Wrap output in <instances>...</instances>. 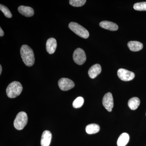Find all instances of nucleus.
Instances as JSON below:
<instances>
[{
	"label": "nucleus",
	"instance_id": "23",
	"mask_svg": "<svg viewBox=\"0 0 146 146\" xmlns=\"http://www.w3.org/2000/svg\"><path fill=\"white\" fill-rule=\"evenodd\" d=\"M2 71V68L1 65H0V75H1Z\"/></svg>",
	"mask_w": 146,
	"mask_h": 146
},
{
	"label": "nucleus",
	"instance_id": "11",
	"mask_svg": "<svg viewBox=\"0 0 146 146\" xmlns=\"http://www.w3.org/2000/svg\"><path fill=\"white\" fill-rule=\"evenodd\" d=\"M101 71V65L99 64H95L89 69L88 74L91 78L94 79L100 74Z\"/></svg>",
	"mask_w": 146,
	"mask_h": 146
},
{
	"label": "nucleus",
	"instance_id": "5",
	"mask_svg": "<svg viewBox=\"0 0 146 146\" xmlns=\"http://www.w3.org/2000/svg\"><path fill=\"white\" fill-rule=\"evenodd\" d=\"M73 58L74 61L78 65H83L86 59L85 52L80 48L76 49L73 53Z\"/></svg>",
	"mask_w": 146,
	"mask_h": 146
},
{
	"label": "nucleus",
	"instance_id": "19",
	"mask_svg": "<svg viewBox=\"0 0 146 146\" xmlns=\"http://www.w3.org/2000/svg\"><path fill=\"white\" fill-rule=\"evenodd\" d=\"M133 7L135 10L139 11H146V2L136 3L133 5Z\"/></svg>",
	"mask_w": 146,
	"mask_h": 146
},
{
	"label": "nucleus",
	"instance_id": "14",
	"mask_svg": "<svg viewBox=\"0 0 146 146\" xmlns=\"http://www.w3.org/2000/svg\"><path fill=\"white\" fill-rule=\"evenodd\" d=\"M127 46L129 50L133 52L139 51L143 48L142 43L137 41H130L128 43Z\"/></svg>",
	"mask_w": 146,
	"mask_h": 146
},
{
	"label": "nucleus",
	"instance_id": "17",
	"mask_svg": "<svg viewBox=\"0 0 146 146\" xmlns=\"http://www.w3.org/2000/svg\"><path fill=\"white\" fill-rule=\"evenodd\" d=\"M140 104V100L137 97H133L129 100L128 102L129 107L132 110L137 109Z\"/></svg>",
	"mask_w": 146,
	"mask_h": 146
},
{
	"label": "nucleus",
	"instance_id": "2",
	"mask_svg": "<svg viewBox=\"0 0 146 146\" xmlns=\"http://www.w3.org/2000/svg\"><path fill=\"white\" fill-rule=\"evenodd\" d=\"M23 87L20 82L14 81L9 84L6 89L7 96L10 98H16L22 93Z\"/></svg>",
	"mask_w": 146,
	"mask_h": 146
},
{
	"label": "nucleus",
	"instance_id": "13",
	"mask_svg": "<svg viewBox=\"0 0 146 146\" xmlns=\"http://www.w3.org/2000/svg\"><path fill=\"white\" fill-rule=\"evenodd\" d=\"M100 27L102 28L111 31H116L118 29V26L117 24L108 21H102L100 23Z\"/></svg>",
	"mask_w": 146,
	"mask_h": 146
},
{
	"label": "nucleus",
	"instance_id": "7",
	"mask_svg": "<svg viewBox=\"0 0 146 146\" xmlns=\"http://www.w3.org/2000/svg\"><path fill=\"white\" fill-rule=\"evenodd\" d=\"M59 88L63 91H67L72 89L75 86L74 83L70 79L62 78L58 82Z\"/></svg>",
	"mask_w": 146,
	"mask_h": 146
},
{
	"label": "nucleus",
	"instance_id": "21",
	"mask_svg": "<svg viewBox=\"0 0 146 146\" xmlns=\"http://www.w3.org/2000/svg\"><path fill=\"white\" fill-rule=\"evenodd\" d=\"M0 9L7 18H10L12 17V14L10 11L5 6L2 4L0 5Z\"/></svg>",
	"mask_w": 146,
	"mask_h": 146
},
{
	"label": "nucleus",
	"instance_id": "6",
	"mask_svg": "<svg viewBox=\"0 0 146 146\" xmlns=\"http://www.w3.org/2000/svg\"><path fill=\"white\" fill-rule=\"evenodd\" d=\"M117 75L121 80L124 81H130L135 77L134 73L124 69H119L118 70Z\"/></svg>",
	"mask_w": 146,
	"mask_h": 146
},
{
	"label": "nucleus",
	"instance_id": "15",
	"mask_svg": "<svg viewBox=\"0 0 146 146\" xmlns=\"http://www.w3.org/2000/svg\"><path fill=\"white\" fill-rule=\"evenodd\" d=\"M129 136L127 133H122L118 138L117 145L118 146H125L128 143Z\"/></svg>",
	"mask_w": 146,
	"mask_h": 146
},
{
	"label": "nucleus",
	"instance_id": "8",
	"mask_svg": "<svg viewBox=\"0 0 146 146\" xmlns=\"http://www.w3.org/2000/svg\"><path fill=\"white\" fill-rule=\"evenodd\" d=\"M102 104L108 112H111L114 106L113 97L111 93H108L104 96Z\"/></svg>",
	"mask_w": 146,
	"mask_h": 146
},
{
	"label": "nucleus",
	"instance_id": "18",
	"mask_svg": "<svg viewBox=\"0 0 146 146\" xmlns=\"http://www.w3.org/2000/svg\"><path fill=\"white\" fill-rule=\"evenodd\" d=\"M84 102V98L82 97H78L73 102V107L75 108H80L83 105Z\"/></svg>",
	"mask_w": 146,
	"mask_h": 146
},
{
	"label": "nucleus",
	"instance_id": "1",
	"mask_svg": "<svg viewBox=\"0 0 146 146\" xmlns=\"http://www.w3.org/2000/svg\"><path fill=\"white\" fill-rule=\"evenodd\" d=\"M21 55L24 63L28 67H31L35 63V56L31 48L27 45L21 47Z\"/></svg>",
	"mask_w": 146,
	"mask_h": 146
},
{
	"label": "nucleus",
	"instance_id": "10",
	"mask_svg": "<svg viewBox=\"0 0 146 146\" xmlns=\"http://www.w3.org/2000/svg\"><path fill=\"white\" fill-rule=\"evenodd\" d=\"M52 135L49 131L46 130L43 132L41 140L42 146H49L51 141Z\"/></svg>",
	"mask_w": 146,
	"mask_h": 146
},
{
	"label": "nucleus",
	"instance_id": "20",
	"mask_svg": "<svg viewBox=\"0 0 146 146\" xmlns=\"http://www.w3.org/2000/svg\"><path fill=\"white\" fill-rule=\"evenodd\" d=\"M86 0H70L69 1L70 5L75 7H80L85 4Z\"/></svg>",
	"mask_w": 146,
	"mask_h": 146
},
{
	"label": "nucleus",
	"instance_id": "12",
	"mask_svg": "<svg viewBox=\"0 0 146 146\" xmlns=\"http://www.w3.org/2000/svg\"><path fill=\"white\" fill-rule=\"evenodd\" d=\"M19 13L26 17H30L33 16L34 14V11L33 9L30 7L21 6L18 8Z\"/></svg>",
	"mask_w": 146,
	"mask_h": 146
},
{
	"label": "nucleus",
	"instance_id": "22",
	"mask_svg": "<svg viewBox=\"0 0 146 146\" xmlns=\"http://www.w3.org/2000/svg\"><path fill=\"white\" fill-rule=\"evenodd\" d=\"M4 35V33L1 27L0 28V36H3Z\"/></svg>",
	"mask_w": 146,
	"mask_h": 146
},
{
	"label": "nucleus",
	"instance_id": "3",
	"mask_svg": "<svg viewBox=\"0 0 146 146\" xmlns=\"http://www.w3.org/2000/svg\"><path fill=\"white\" fill-rule=\"evenodd\" d=\"M69 28L77 35L84 39L89 37V33L88 31L77 23L71 22L69 25Z\"/></svg>",
	"mask_w": 146,
	"mask_h": 146
},
{
	"label": "nucleus",
	"instance_id": "16",
	"mask_svg": "<svg viewBox=\"0 0 146 146\" xmlns=\"http://www.w3.org/2000/svg\"><path fill=\"white\" fill-rule=\"evenodd\" d=\"M100 130L99 125L96 124H90L86 126V131L89 134H95L98 132Z\"/></svg>",
	"mask_w": 146,
	"mask_h": 146
},
{
	"label": "nucleus",
	"instance_id": "9",
	"mask_svg": "<svg viewBox=\"0 0 146 146\" xmlns=\"http://www.w3.org/2000/svg\"><path fill=\"white\" fill-rule=\"evenodd\" d=\"M57 45V42L54 38H50L48 39L46 44L47 52L50 54L54 53L56 50Z\"/></svg>",
	"mask_w": 146,
	"mask_h": 146
},
{
	"label": "nucleus",
	"instance_id": "4",
	"mask_svg": "<svg viewBox=\"0 0 146 146\" xmlns=\"http://www.w3.org/2000/svg\"><path fill=\"white\" fill-rule=\"evenodd\" d=\"M28 116L27 113L21 112L18 113L14 121V127L16 129L21 130L23 129L27 123Z\"/></svg>",
	"mask_w": 146,
	"mask_h": 146
},
{
	"label": "nucleus",
	"instance_id": "24",
	"mask_svg": "<svg viewBox=\"0 0 146 146\" xmlns=\"http://www.w3.org/2000/svg\"></svg>",
	"mask_w": 146,
	"mask_h": 146
}]
</instances>
